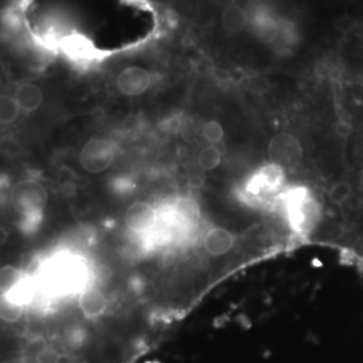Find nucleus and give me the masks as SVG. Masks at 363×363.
Segmentation results:
<instances>
[{
	"instance_id": "1",
	"label": "nucleus",
	"mask_w": 363,
	"mask_h": 363,
	"mask_svg": "<svg viewBox=\"0 0 363 363\" xmlns=\"http://www.w3.org/2000/svg\"><path fill=\"white\" fill-rule=\"evenodd\" d=\"M249 23H252L259 38L276 50H286L295 42V30L292 25L268 11H256L252 19L249 18Z\"/></svg>"
},
{
	"instance_id": "2",
	"label": "nucleus",
	"mask_w": 363,
	"mask_h": 363,
	"mask_svg": "<svg viewBox=\"0 0 363 363\" xmlns=\"http://www.w3.org/2000/svg\"><path fill=\"white\" fill-rule=\"evenodd\" d=\"M116 151L113 144L103 138H91L82 145L79 151V164L81 167L91 172L100 174L109 169L115 160Z\"/></svg>"
},
{
	"instance_id": "3",
	"label": "nucleus",
	"mask_w": 363,
	"mask_h": 363,
	"mask_svg": "<svg viewBox=\"0 0 363 363\" xmlns=\"http://www.w3.org/2000/svg\"><path fill=\"white\" fill-rule=\"evenodd\" d=\"M272 164L279 169H295L303 159V147L294 135L279 133L268 147Z\"/></svg>"
},
{
	"instance_id": "4",
	"label": "nucleus",
	"mask_w": 363,
	"mask_h": 363,
	"mask_svg": "<svg viewBox=\"0 0 363 363\" xmlns=\"http://www.w3.org/2000/svg\"><path fill=\"white\" fill-rule=\"evenodd\" d=\"M152 84L151 73L142 66H128L117 76V89L128 97L142 96Z\"/></svg>"
},
{
	"instance_id": "5",
	"label": "nucleus",
	"mask_w": 363,
	"mask_h": 363,
	"mask_svg": "<svg viewBox=\"0 0 363 363\" xmlns=\"http://www.w3.org/2000/svg\"><path fill=\"white\" fill-rule=\"evenodd\" d=\"M155 222V208L147 202H135L125 213V223L128 229L135 233L148 232Z\"/></svg>"
},
{
	"instance_id": "6",
	"label": "nucleus",
	"mask_w": 363,
	"mask_h": 363,
	"mask_svg": "<svg viewBox=\"0 0 363 363\" xmlns=\"http://www.w3.org/2000/svg\"><path fill=\"white\" fill-rule=\"evenodd\" d=\"M234 247V235L226 229L216 228L205 237V249L211 256H222Z\"/></svg>"
},
{
	"instance_id": "7",
	"label": "nucleus",
	"mask_w": 363,
	"mask_h": 363,
	"mask_svg": "<svg viewBox=\"0 0 363 363\" xmlns=\"http://www.w3.org/2000/svg\"><path fill=\"white\" fill-rule=\"evenodd\" d=\"M78 306L86 318H97L104 313L108 307V301L101 291L91 288L81 294Z\"/></svg>"
},
{
	"instance_id": "8",
	"label": "nucleus",
	"mask_w": 363,
	"mask_h": 363,
	"mask_svg": "<svg viewBox=\"0 0 363 363\" xmlns=\"http://www.w3.org/2000/svg\"><path fill=\"white\" fill-rule=\"evenodd\" d=\"M13 97L21 111H25L27 113L35 112L43 103V93L39 89V86L31 82L19 85Z\"/></svg>"
},
{
	"instance_id": "9",
	"label": "nucleus",
	"mask_w": 363,
	"mask_h": 363,
	"mask_svg": "<svg viewBox=\"0 0 363 363\" xmlns=\"http://www.w3.org/2000/svg\"><path fill=\"white\" fill-rule=\"evenodd\" d=\"M222 26L232 34H237L240 31H242L249 23V16L247 11L240 7L238 4H229L225 7L222 18H220Z\"/></svg>"
},
{
	"instance_id": "10",
	"label": "nucleus",
	"mask_w": 363,
	"mask_h": 363,
	"mask_svg": "<svg viewBox=\"0 0 363 363\" xmlns=\"http://www.w3.org/2000/svg\"><path fill=\"white\" fill-rule=\"evenodd\" d=\"M23 274L22 271L13 265H4L0 268V292L9 295L22 284Z\"/></svg>"
},
{
	"instance_id": "11",
	"label": "nucleus",
	"mask_w": 363,
	"mask_h": 363,
	"mask_svg": "<svg viewBox=\"0 0 363 363\" xmlns=\"http://www.w3.org/2000/svg\"><path fill=\"white\" fill-rule=\"evenodd\" d=\"M23 310L21 304H18L9 295H0V320L6 323H16L21 320Z\"/></svg>"
},
{
	"instance_id": "12",
	"label": "nucleus",
	"mask_w": 363,
	"mask_h": 363,
	"mask_svg": "<svg viewBox=\"0 0 363 363\" xmlns=\"http://www.w3.org/2000/svg\"><path fill=\"white\" fill-rule=\"evenodd\" d=\"M21 113V108L15 97L10 94H0V124H13Z\"/></svg>"
},
{
	"instance_id": "13",
	"label": "nucleus",
	"mask_w": 363,
	"mask_h": 363,
	"mask_svg": "<svg viewBox=\"0 0 363 363\" xmlns=\"http://www.w3.org/2000/svg\"><path fill=\"white\" fill-rule=\"evenodd\" d=\"M220 159H222V156H220V150L216 145H208L201 151V154L198 156V163H199L201 169H203L205 171H213L220 166Z\"/></svg>"
},
{
	"instance_id": "14",
	"label": "nucleus",
	"mask_w": 363,
	"mask_h": 363,
	"mask_svg": "<svg viewBox=\"0 0 363 363\" xmlns=\"http://www.w3.org/2000/svg\"><path fill=\"white\" fill-rule=\"evenodd\" d=\"M351 195V186L347 182H337L335 184L331 186L328 196L333 203L335 205H342L345 203Z\"/></svg>"
},
{
	"instance_id": "15",
	"label": "nucleus",
	"mask_w": 363,
	"mask_h": 363,
	"mask_svg": "<svg viewBox=\"0 0 363 363\" xmlns=\"http://www.w3.org/2000/svg\"><path fill=\"white\" fill-rule=\"evenodd\" d=\"M223 135H225L223 127L216 120L208 121L203 127V138L208 140V143H220V140L223 139Z\"/></svg>"
},
{
	"instance_id": "16",
	"label": "nucleus",
	"mask_w": 363,
	"mask_h": 363,
	"mask_svg": "<svg viewBox=\"0 0 363 363\" xmlns=\"http://www.w3.org/2000/svg\"><path fill=\"white\" fill-rule=\"evenodd\" d=\"M66 52L74 58H85L88 55V43L84 39L72 37L66 42Z\"/></svg>"
},
{
	"instance_id": "17",
	"label": "nucleus",
	"mask_w": 363,
	"mask_h": 363,
	"mask_svg": "<svg viewBox=\"0 0 363 363\" xmlns=\"http://www.w3.org/2000/svg\"><path fill=\"white\" fill-rule=\"evenodd\" d=\"M335 130H337V135L340 136V138H349L350 136L351 130V124L350 123H347V121H337V125H335Z\"/></svg>"
},
{
	"instance_id": "18",
	"label": "nucleus",
	"mask_w": 363,
	"mask_h": 363,
	"mask_svg": "<svg viewBox=\"0 0 363 363\" xmlns=\"http://www.w3.org/2000/svg\"><path fill=\"white\" fill-rule=\"evenodd\" d=\"M9 237H10L9 230H7L4 226L0 225V247L4 245V244L9 241Z\"/></svg>"
}]
</instances>
